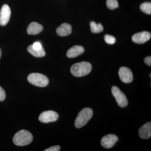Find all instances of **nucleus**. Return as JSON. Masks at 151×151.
<instances>
[{
	"mask_svg": "<svg viewBox=\"0 0 151 151\" xmlns=\"http://www.w3.org/2000/svg\"><path fill=\"white\" fill-rule=\"evenodd\" d=\"M92 69V65L89 63L82 61L73 64L70 68V71L74 76L82 77L90 73Z\"/></svg>",
	"mask_w": 151,
	"mask_h": 151,
	"instance_id": "obj_1",
	"label": "nucleus"
},
{
	"mask_svg": "<svg viewBox=\"0 0 151 151\" xmlns=\"http://www.w3.org/2000/svg\"><path fill=\"white\" fill-rule=\"evenodd\" d=\"M33 140L31 133L25 130H22L17 132L14 136L13 141L16 145L24 146L29 145Z\"/></svg>",
	"mask_w": 151,
	"mask_h": 151,
	"instance_id": "obj_2",
	"label": "nucleus"
},
{
	"mask_svg": "<svg viewBox=\"0 0 151 151\" xmlns=\"http://www.w3.org/2000/svg\"><path fill=\"white\" fill-rule=\"evenodd\" d=\"M93 116V111L89 108H85L78 114L75 121V126L77 128H81L87 124Z\"/></svg>",
	"mask_w": 151,
	"mask_h": 151,
	"instance_id": "obj_3",
	"label": "nucleus"
},
{
	"mask_svg": "<svg viewBox=\"0 0 151 151\" xmlns=\"http://www.w3.org/2000/svg\"><path fill=\"white\" fill-rule=\"evenodd\" d=\"M27 80L32 85L39 87H45L49 84L48 78L41 73H31L28 76Z\"/></svg>",
	"mask_w": 151,
	"mask_h": 151,
	"instance_id": "obj_4",
	"label": "nucleus"
},
{
	"mask_svg": "<svg viewBox=\"0 0 151 151\" xmlns=\"http://www.w3.org/2000/svg\"><path fill=\"white\" fill-rule=\"evenodd\" d=\"M112 94L115 97L118 105L122 108H125L128 104V101L125 94L117 86H114L111 89Z\"/></svg>",
	"mask_w": 151,
	"mask_h": 151,
	"instance_id": "obj_5",
	"label": "nucleus"
},
{
	"mask_svg": "<svg viewBox=\"0 0 151 151\" xmlns=\"http://www.w3.org/2000/svg\"><path fill=\"white\" fill-rule=\"evenodd\" d=\"M58 119V115L54 111H44L41 113L39 120L42 123H48L55 122Z\"/></svg>",
	"mask_w": 151,
	"mask_h": 151,
	"instance_id": "obj_6",
	"label": "nucleus"
},
{
	"mask_svg": "<svg viewBox=\"0 0 151 151\" xmlns=\"http://www.w3.org/2000/svg\"><path fill=\"white\" fill-rule=\"evenodd\" d=\"M119 76L122 81L125 83H130L133 80V74L130 68L122 67L119 69Z\"/></svg>",
	"mask_w": 151,
	"mask_h": 151,
	"instance_id": "obj_7",
	"label": "nucleus"
},
{
	"mask_svg": "<svg viewBox=\"0 0 151 151\" xmlns=\"http://www.w3.org/2000/svg\"><path fill=\"white\" fill-rule=\"evenodd\" d=\"M11 11L8 5L4 4L0 11V25H6L7 24L10 18Z\"/></svg>",
	"mask_w": 151,
	"mask_h": 151,
	"instance_id": "obj_8",
	"label": "nucleus"
},
{
	"mask_svg": "<svg viewBox=\"0 0 151 151\" xmlns=\"http://www.w3.org/2000/svg\"><path fill=\"white\" fill-rule=\"evenodd\" d=\"M118 140L119 138L116 135L110 134L104 136L102 138L101 144L104 147L109 149L113 147Z\"/></svg>",
	"mask_w": 151,
	"mask_h": 151,
	"instance_id": "obj_9",
	"label": "nucleus"
},
{
	"mask_svg": "<svg viewBox=\"0 0 151 151\" xmlns=\"http://www.w3.org/2000/svg\"><path fill=\"white\" fill-rule=\"evenodd\" d=\"M151 37L149 32L143 31L135 34L132 36V40L135 43L143 44L150 40Z\"/></svg>",
	"mask_w": 151,
	"mask_h": 151,
	"instance_id": "obj_10",
	"label": "nucleus"
},
{
	"mask_svg": "<svg viewBox=\"0 0 151 151\" xmlns=\"http://www.w3.org/2000/svg\"><path fill=\"white\" fill-rule=\"evenodd\" d=\"M139 134L143 139H148L151 137V123L150 122L146 123L140 128Z\"/></svg>",
	"mask_w": 151,
	"mask_h": 151,
	"instance_id": "obj_11",
	"label": "nucleus"
},
{
	"mask_svg": "<svg viewBox=\"0 0 151 151\" xmlns=\"http://www.w3.org/2000/svg\"><path fill=\"white\" fill-rule=\"evenodd\" d=\"M84 49L83 47L80 45H75L68 50L67 56L69 58H74L81 55L84 53Z\"/></svg>",
	"mask_w": 151,
	"mask_h": 151,
	"instance_id": "obj_12",
	"label": "nucleus"
},
{
	"mask_svg": "<svg viewBox=\"0 0 151 151\" xmlns=\"http://www.w3.org/2000/svg\"><path fill=\"white\" fill-rule=\"evenodd\" d=\"M72 32V27L70 24L63 23L57 29L56 32L60 36H66L69 35Z\"/></svg>",
	"mask_w": 151,
	"mask_h": 151,
	"instance_id": "obj_13",
	"label": "nucleus"
},
{
	"mask_svg": "<svg viewBox=\"0 0 151 151\" xmlns=\"http://www.w3.org/2000/svg\"><path fill=\"white\" fill-rule=\"evenodd\" d=\"M43 27L36 22H32L29 25L27 32L29 35H37L43 30Z\"/></svg>",
	"mask_w": 151,
	"mask_h": 151,
	"instance_id": "obj_14",
	"label": "nucleus"
},
{
	"mask_svg": "<svg viewBox=\"0 0 151 151\" xmlns=\"http://www.w3.org/2000/svg\"><path fill=\"white\" fill-rule=\"evenodd\" d=\"M27 50L30 54L36 57H42L45 55V51L43 48L40 49L35 48L33 47L32 45L28 47Z\"/></svg>",
	"mask_w": 151,
	"mask_h": 151,
	"instance_id": "obj_15",
	"label": "nucleus"
},
{
	"mask_svg": "<svg viewBox=\"0 0 151 151\" xmlns=\"http://www.w3.org/2000/svg\"><path fill=\"white\" fill-rule=\"evenodd\" d=\"M90 28L92 32L97 33L102 32L103 30V26L101 23L97 24L94 21L90 23Z\"/></svg>",
	"mask_w": 151,
	"mask_h": 151,
	"instance_id": "obj_16",
	"label": "nucleus"
},
{
	"mask_svg": "<svg viewBox=\"0 0 151 151\" xmlns=\"http://www.w3.org/2000/svg\"><path fill=\"white\" fill-rule=\"evenodd\" d=\"M140 9L143 12L148 14H151V3L150 2L142 3L140 6Z\"/></svg>",
	"mask_w": 151,
	"mask_h": 151,
	"instance_id": "obj_17",
	"label": "nucleus"
},
{
	"mask_svg": "<svg viewBox=\"0 0 151 151\" xmlns=\"http://www.w3.org/2000/svg\"><path fill=\"white\" fill-rule=\"evenodd\" d=\"M106 5L108 8L111 10L117 8L119 6L117 0H107Z\"/></svg>",
	"mask_w": 151,
	"mask_h": 151,
	"instance_id": "obj_18",
	"label": "nucleus"
},
{
	"mask_svg": "<svg viewBox=\"0 0 151 151\" xmlns=\"http://www.w3.org/2000/svg\"><path fill=\"white\" fill-rule=\"evenodd\" d=\"M105 41L108 44L113 45L116 42V39L113 36L106 35L104 37Z\"/></svg>",
	"mask_w": 151,
	"mask_h": 151,
	"instance_id": "obj_19",
	"label": "nucleus"
},
{
	"mask_svg": "<svg viewBox=\"0 0 151 151\" xmlns=\"http://www.w3.org/2000/svg\"><path fill=\"white\" fill-rule=\"evenodd\" d=\"M6 98V94L4 89L0 86V101H3Z\"/></svg>",
	"mask_w": 151,
	"mask_h": 151,
	"instance_id": "obj_20",
	"label": "nucleus"
},
{
	"mask_svg": "<svg viewBox=\"0 0 151 151\" xmlns=\"http://www.w3.org/2000/svg\"><path fill=\"white\" fill-rule=\"evenodd\" d=\"M60 150V147L59 146H55L50 147L49 148L45 150V151H59Z\"/></svg>",
	"mask_w": 151,
	"mask_h": 151,
	"instance_id": "obj_21",
	"label": "nucleus"
},
{
	"mask_svg": "<svg viewBox=\"0 0 151 151\" xmlns=\"http://www.w3.org/2000/svg\"><path fill=\"white\" fill-rule=\"evenodd\" d=\"M32 45L33 47L35 48L38 49L43 48L42 45L41 43L39 42H35Z\"/></svg>",
	"mask_w": 151,
	"mask_h": 151,
	"instance_id": "obj_22",
	"label": "nucleus"
},
{
	"mask_svg": "<svg viewBox=\"0 0 151 151\" xmlns=\"http://www.w3.org/2000/svg\"><path fill=\"white\" fill-rule=\"evenodd\" d=\"M145 63L147 65L151 66V57L150 56L147 57L145 58L144 60Z\"/></svg>",
	"mask_w": 151,
	"mask_h": 151,
	"instance_id": "obj_23",
	"label": "nucleus"
},
{
	"mask_svg": "<svg viewBox=\"0 0 151 151\" xmlns=\"http://www.w3.org/2000/svg\"><path fill=\"white\" fill-rule=\"evenodd\" d=\"M1 48H0V58H1Z\"/></svg>",
	"mask_w": 151,
	"mask_h": 151,
	"instance_id": "obj_24",
	"label": "nucleus"
},
{
	"mask_svg": "<svg viewBox=\"0 0 151 151\" xmlns=\"http://www.w3.org/2000/svg\"><path fill=\"white\" fill-rule=\"evenodd\" d=\"M150 78L151 77V73H150Z\"/></svg>",
	"mask_w": 151,
	"mask_h": 151,
	"instance_id": "obj_25",
	"label": "nucleus"
}]
</instances>
